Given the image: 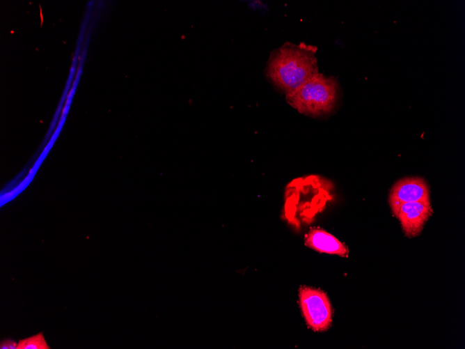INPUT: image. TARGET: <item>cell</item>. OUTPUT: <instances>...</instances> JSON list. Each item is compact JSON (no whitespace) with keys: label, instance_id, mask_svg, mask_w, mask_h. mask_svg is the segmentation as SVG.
Segmentation results:
<instances>
[{"label":"cell","instance_id":"1","mask_svg":"<svg viewBox=\"0 0 465 349\" xmlns=\"http://www.w3.org/2000/svg\"><path fill=\"white\" fill-rule=\"evenodd\" d=\"M315 46L285 42L270 56L267 75L285 94L318 72Z\"/></svg>","mask_w":465,"mask_h":349},{"label":"cell","instance_id":"3","mask_svg":"<svg viewBox=\"0 0 465 349\" xmlns=\"http://www.w3.org/2000/svg\"><path fill=\"white\" fill-rule=\"evenodd\" d=\"M299 305L308 327L324 332L331 325L333 309L327 295L322 290L302 286L299 290Z\"/></svg>","mask_w":465,"mask_h":349},{"label":"cell","instance_id":"7","mask_svg":"<svg viewBox=\"0 0 465 349\" xmlns=\"http://www.w3.org/2000/svg\"><path fill=\"white\" fill-rule=\"evenodd\" d=\"M84 29H85V26L83 25L81 33H80V35H79V40H78V41H79L78 42V45H77V49H76L75 56H74V59H73V64H72V66L71 70H70V76H69L68 79L67 81L65 88V91L63 92L61 100L60 101L58 109L56 112V115H55V116L53 119L51 127H50L49 130L48 131V133H47V135H48V134L49 135L52 130V127H54V124H55V123H56V119L58 118V116L59 111L61 110V108L62 107L63 101L65 100V95L67 94V92H68V89L70 88V84L71 83V81L72 79L74 74L76 71L75 68H76V65L77 63V60H78V58H79V49H80V42H81L80 41H81V40H82V38H83V36H84Z\"/></svg>","mask_w":465,"mask_h":349},{"label":"cell","instance_id":"8","mask_svg":"<svg viewBox=\"0 0 465 349\" xmlns=\"http://www.w3.org/2000/svg\"><path fill=\"white\" fill-rule=\"evenodd\" d=\"M43 334L38 333L34 336L19 341L17 349H49Z\"/></svg>","mask_w":465,"mask_h":349},{"label":"cell","instance_id":"2","mask_svg":"<svg viewBox=\"0 0 465 349\" xmlns=\"http://www.w3.org/2000/svg\"><path fill=\"white\" fill-rule=\"evenodd\" d=\"M286 101L299 113L313 117L332 111L338 98V84L333 77L316 73L292 92Z\"/></svg>","mask_w":465,"mask_h":349},{"label":"cell","instance_id":"6","mask_svg":"<svg viewBox=\"0 0 465 349\" xmlns=\"http://www.w3.org/2000/svg\"><path fill=\"white\" fill-rule=\"evenodd\" d=\"M305 245L320 252L347 257V247L324 229L313 228L306 234Z\"/></svg>","mask_w":465,"mask_h":349},{"label":"cell","instance_id":"9","mask_svg":"<svg viewBox=\"0 0 465 349\" xmlns=\"http://www.w3.org/2000/svg\"><path fill=\"white\" fill-rule=\"evenodd\" d=\"M1 349H17V343L10 339H6L1 341L0 343Z\"/></svg>","mask_w":465,"mask_h":349},{"label":"cell","instance_id":"4","mask_svg":"<svg viewBox=\"0 0 465 349\" xmlns=\"http://www.w3.org/2000/svg\"><path fill=\"white\" fill-rule=\"evenodd\" d=\"M388 202L393 215L404 203H430L428 184L423 178L418 176L401 178L391 187Z\"/></svg>","mask_w":465,"mask_h":349},{"label":"cell","instance_id":"5","mask_svg":"<svg viewBox=\"0 0 465 349\" xmlns=\"http://www.w3.org/2000/svg\"><path fill=\"white\" fill-rule=\"evenodd\" d=\"M433 213L430 203L409 202L400 205L394 215L399 219L405 236H418Z\"/></svg>","mask_w":465,"mask_h":349}]
</instances>
